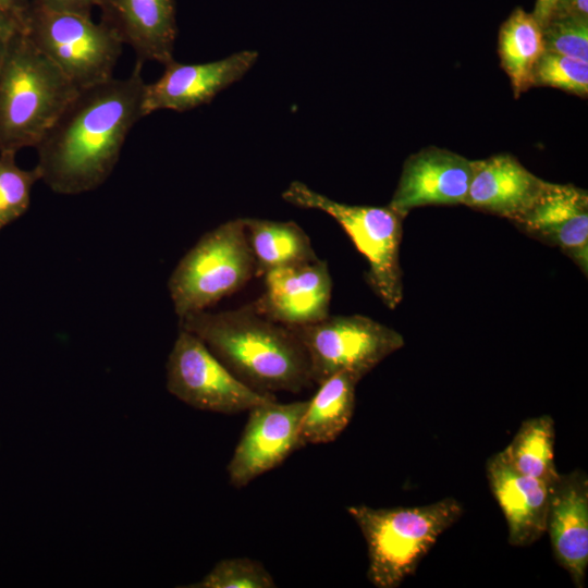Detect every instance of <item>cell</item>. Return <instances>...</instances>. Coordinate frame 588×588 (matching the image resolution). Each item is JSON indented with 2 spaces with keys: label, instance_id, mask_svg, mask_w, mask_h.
I'll list each match as a JSON object with an SVG mask.
<instances>
[{
  "label": "cell",
  "instance_id": "1",
  "mask_svg": "<svg viewBox=\"0 0 588 588\" xmlns=\"http://www.w3.org/2000/svg\"><path fill=\"white\" fill-rule=\"evenodd\" d=\"M142 66L137 61L125 78L79 88L44 134L36 168L51 191L77 195L110 176L130 131L144 118Z\"/></svg>",
  "mask_w": 588,
  "mask_h": 588
},
{
  "label": "cell",
  "instance_id": "2",
  "mask_svg": "<svg viewBox=\"0 0 588 588\" xmlns=\"http://www.w3.org/2000/svg\"><path fill=\"white\" fill-rule=\"evenodd\" d=\"M241 382L266 394L298 393L313 381L307 353L291 327L261 314L254 304L180 319Z\"/></svg>",
  "mask_w": 588,
  "mask_h": 588
},
{
  "label": "cell",
  "instance_id": "3",
  "mask_svg": "<svg viewBox=\"0 0 588 588\" xmlns=\"http://www.w3.org/2000/svg\"><path fill=\"white\" fill-rule=\"evenodd\" d=\"M77 90L20 32L0 64V152L36 147Z\"/></svg>",
  "mask_w": 588,
  "mask_h": 588
},
{
  "label": "cell",
  "instance_id": "4",
  "mask_svg": "<svg viewBox=\"0 0 588 588\" xmlns=\"http://www.w3.org/2000/svg\"><path fill=\"white\" fill-rule=\"evenodd\" d=\"M368 554L367 578L377 588H396L412 576L438 538L463 515L452 497L418 506H347Z\"/></svg>",
  "mask_w": 588,
  "mask_h": 588
},
{
  "label": "cell",
  "instance_id": "5",
  "mask_svg": "<svg viewBox=\"0 0 588 588\" xmlns=\"http://www.w3.org/2000/svg\"><path fill=\"white\" fill-rule=\"evenodd\" d=\"M256 275L244 218L206 232L181 258L168 287L179 319L215 305Z\"/></svg>",
  "mask_w": 588,
  "mask_h": 588
},
{
  "label": "cell",
  "instance_id": "6",
  "mask_svg": "<svg viewBox=\"0 0 588 588\" xmlns=\"http://www.w3.org/2000/svg\"><path fill=\"white\" fill-rule=\"evenodd\" d=\"M282 198L299 208L317 209L332 217L368 261L366 280L390 309L403 299L400 245L403 217L389 206H359L335 201L305 183L293 181Z\"/></svg>",
  "mask_w": 588,
  "mask_h": 588
},
{
  "label": "cell",
  "instance_id": "7",
  "mask_svg": "<svg viewBox=\"0 0 588 588\" xmlns=\"http://www.w3.org/2000/svg\"><path fill=\"white\" fill-rule=\"evenodd\" d=\"M24 32L79 89L113 77L123 42L102 21L49 10L32 0Z\"/></svg>",
  "mask_w": 588,
  "mask_h": 588
},
{
  "label": "cell",
  "instance_id": "8",
  "mask_svg": "<svg viewBox=\"0 0 588 588\" xmlns=\"http://www.w3.org/2000/svg\"><path fill=\"white\" fill-rule=\"evenodd\" d=\"M291 328L307 353L310 378L317 384L340 371L360 380L404 346L401 333L363 315H328Z\"/></svg>",
  "mask_w": 588,
  "mask_h": 588
},
{
  "label": "cell",
  "instance_id": "9",
  "mask_svg": "<svg viewBox=\"0 0 588 588\" xmlns=\"http://www.w3.org/2000/svg\"><path fill=\"white\" fill-rule=\"evenodd\" d=\"M167 389L183 403L219 414L248 412L273 394L257 392L235 378L193 333L180 329L167 362Z\"/></svg>",
  "mask_w": 588,
  "mask_h": 588
},
{
  "label": "cell",
  "instance_id": "10",
  "mask_svg": "<svg viewBox=\"0 0 588 588\" xmlns=\"http://www.w3.org/2000/svg\"><path fill=\"white\" fill-rule=\"evenodd\" d=\"M307 406L308 400L279 403L272 399L248 411L244 430L226 467L232 487H246L301 448L299 427Z\"/></svg>",
  "mask_w": 588,
  "mask_h": 588
},
{
  "label": "cell",
  "instance_id": "11",
  "mask_svg": "<svg viewBox=\"0 0 588 588\" xmlns=\"http://www.w3.org/2000/svg\"><path fill=\"white\" fill-rule=\"evenodd\" d=\"M258 52L244 50L224 59L196 64L175 62L164 65L156 82L145 84L142 111H187L210 102L220 91L241 79L255 64Z\"/></svg>",
  "mask_w": 588,
  "mask_h": 588
},
{
  "label": "cell",
  "instance_id": "12",
  "mask_svg": "<svg viewBox=\"0 0 588 588\" xmlns=\"http://www.w3.org/2000/svg\"><path fill=\"white\" fill-rule=\"evenodd\" d=\"M471 160L445 148L429 146L405 160L389 207L405 218L415 208L464 205L471 181Z\"/></svg>",
  "mask_w": 588,
  "mask_h": 588
},
{
  "label": "cell",
  "instance_id": "13",
  "mask_svg": "<svg viewBox=\"0 0 588 588\" xmlns=\"http://www.w3.org/2000/svg\"><path fill=\"white\" fill-rule=\"evenodd\" d=\"M526 234L555 246L587 275L588 193L573 184L544 181L531 207L513 222Z\"/></svg>",
  "mask_w": 588,
  "mask_h": 588
},
{
  "label": "cell",
  "instance_id": "14",
  "mask_svg": "<svg viewBox=\"0 0 588 588\" xmlns=\"http://www.w3.org/2000/svg\"><path fill=\"white\" fill-rule=\"evenodd\" d=\"M265 291L253 303L270 319L287 327L317 322L329 314L332 280L319 258L268 271Z\"/></svg>",
  "mask_w": 588,
  "mask_h": 588
},
{
  "label": "cell",
  "instance_id": "15",
  "mask_svg": "<svg viewBox=\"0 0 588 588\" xmlns=\"http://www.w3.org/2000/svg\"><path fill=\"white\" fill-rule=\"evenodd\" d=\"M556 562L577 588L588 567V477L581 469L560 474L551 485L546 522Z\"/></svg>",
  "mask_w": 588,
  "mask_h": 588
},
{
  "label": "cell",
  "instance_id": "16",
  "mask_svg": "<svg viewBox=\"0 0 588 588\" xmlns=\"http://www.w3.org/2000/svg\"><path fill=\"white\" fill-rule=\"evenodd\" d=\"M490 490L507 525V542L528 547L546 534L551 485L512 468L501 452L486 464Z\"/></svg>",
  "mask_w": 588,
  "mask_h": 588
},
{
  "label": "cell",
  "instance_id": "17",
  "mask_svg": "<svg viewBox=\"0 0 588 588\" xmlns=\"http://www.w3.org/2000/svg\"><path fill=\"white\" fill-rule=\"evenodd\" d=\"M102 22L136 53L137 61L173 60L177 34L174 0H97Z\"/></svg>",
  "mask_w": 588,
  "mask_h": 588
},
{
  "label": "cell",
  "instance_id": "18",
  "mask_svg": "<svg viewBox=\"0 0 588 588\" xmlns=\"http://www.w3.org/2000/svg\"><path fill=\"white\" fill-rule=\"evenodd\" d=\"M471 181L464 205L512 222L531 207L544 184V180L510 154L471 160Z\"/></svg>",
  "mask_w": 588,
  "mask_h": 588
},
{
  "label": "cell",
  "instance_id": "19",
  "mask_svg": "<svg viewBox=\"0 0 588 588\" xmlns=\"http://www.w3.org/2000/svg\"><path fill=\"white\" fill-rule=\"evenodd\" d=\"M358 382L352 373L340 371L319 384L301 422V446L330 443L343 432L354 414Z\"/></svg>",
  "mask_w": 588,
  "mask_h": 588
},
{
  "label": "cell",
  "instance_id": "20",
  "mask_svg": "<svg viewBox=\"0 0 588 588\" xmlns=\"http://www.w3.org/2000/svg\"><path fill=\"white\" fill-rule=\"evenodd\" d=\"M546 51L543 29L532 13L516 8L499 30L498 53L518 98L534 86V71Z\"/></svg>",
  "mask_w": 588,
  "mask_h": 588
},
{
  "label": "cell",
  "instance_id": "21",
  "mask_svg": "<svg viewBox=\"0 0 588 588\" xmlns=\"http://www.w3.org/2000/svg\"><path fill=\"white\" fill-rule=\"evenodd\" d=\"M244 224L256 275L318 258L308 235L295 222L244 218Z\"/></svg>",
  "mask_w": 588,
  "mask_h": 588
},
{
  "label": "cell",
  "instance_id": "22",
  "mask_svg": "<svg viewBox=\"0 0 588 588\" xmlns=\"http://www.w3.org/2000/svg\"><path fill=\"white\" fill-rule=\"evenodd\" d=\"M555 425L549 415L525 419L500 451L516 471L552 485L560 476L554 463Z\"/></svg>",
  "mask_w": 588,
  "mask_h": 588
},
{
  "label": "cell",
  "instance_id": "23",
  "mask_svg": "<svg viewBox=\"0 0 588 588\" xmlns=\"http://www.w3.org/2000/svg\"><path fill=\"white\" fill-rule=\"evenodd\" d=\"M15 155L12 151L0 152V229L25 213L29 207L32 188L40 180L37 168H20Z\"/></svg>",
  "mask_w": 588,
  "mask_h": 588
},
{
  "label": "cell",
  "instance_id": "24",
  "mask_svg": "<svg viewBox=\"0 0 588 588\" xmlns=\"http://www.w3.org/2000/svg\"><path fill=\"white\" fill-rule=\"evenodd\" d=\"M185 587L274 588L277 584L259 561L249 558H230L220 560L201 580Z\"/></svg>",
  "mask_w": 588,
  "mask_h": 588
},
{
  "label": "cell",
  "instance_id": "25",
  "mask_svg": "<svg viewBox=\"0 0 588 588\" xmlns=\"http://www.w3.org/2000/svg\"><path fill=\"white\" fill-rule=\"evenodd\" d=\"M534 86H548L587 98L588 62L544 51L534 71Z\"/></svg>",
  "mask_w": 588,
  "mask_h": 588
},
{
  "label": "cell",
  "instance_id": "26",
  "mask_svg": "<svg viewBox=\"0 0 588 588\" xmlns=\"http://www.w3.org/2000/svg\"><path fill=\"white\" fill-rule=\"evenodd\" d=\"M542 29L547 51L588 62V19L555 16Z\"/></svg>",
  "mask_w": 588,
  "mask_h": 588
},
{
  "label": "cell",
  "instance_id": "27",
  "mask_svg": "<svg viewBox=\"0 0 588 588\" xmlns=\"http://www.w3.org/2000/svg\"><path fill=\"white\" fill-rule=\"evenodd\" d=\"M24 12L0 4V64L13 38L24 29Z\"/></svg>",
  "mask_w": 588,
  "mask_h": 588
},
{
  "label": "cell",
  "instance_id": "28",
  "mask_svg": "<svg viewBox=\"0 0 588 588\" xmlns=\"http://www.w3.org/2000/svg\"><path fill=\"white\" fill-rule=\"evenodd\" d=\"M42 7L62 13L90 16L97 0H36Z\"/></svg>",
  "mask_w": 588,
  "mask_h": 588
},
{
  "label": "cell",
  "instance_id": "29",
  "mask_svg": "<svg viewBox=\"0 0 588 588\" xmlns=\"http://www.w3.org/2000/svg\"><path fill=\"white\" fill-rule=\"evenodd\" d=\"M555 16L588 19V0H561L553 12L552 17Z\"/></svg>",
  "mask_w": 588,
  "mask_h": 588
},
{
  "label": "cell",
  "instance_id": "30",
  "mask_svg": "<svg viewBox=\"0 0 588 588\" xmlns=\"http://www.w3.org/2000/svg\"><path fill=\"white\" fill-rule=\"evenodd\" d=\"M560 1L561 0H536L532 15L542 27L550 21Z\"/></svg>",
  "mask_w": 588,
  "mask_h": 588
},
{
  "label": "cell",
  "instance_id": "31",
  "mask_svg": "<svg viewBox=\"0 0 588 588\" xmlns=\"http://www.w3.org/2000/svg\"><path fill=\"white\" fill-rule=\"evenodd\" d=\"M32 0H0V4L13 9L19 12H24Z\"/></svg>",
  "mask_w": 588,
  "mask_h": 588
}]
</instances>
